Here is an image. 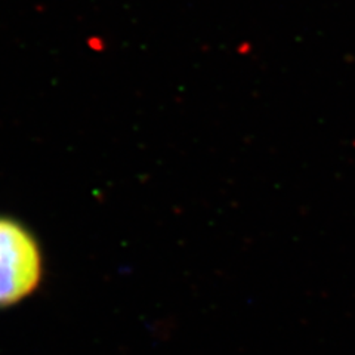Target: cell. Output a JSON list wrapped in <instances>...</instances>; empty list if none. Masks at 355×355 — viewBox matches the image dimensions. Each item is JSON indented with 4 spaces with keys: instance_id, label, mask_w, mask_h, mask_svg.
<instances>
[{
    "instance_id": "6da1fadb",
    "label": "cell",
    "mask_w": 355,
    "mask_h": 355,
    "mask_svg": "<svg viewBox=\"0 0 355 355\" xmlns=\"http://www.w3.org/2000/svg\"><path fill=\"white\" fill-rule=\"evenodd\" d=\"M42 277L43 253L35 234L15 218L0 215V308L30 296Z\"/></svg>"
}]
</instances>
